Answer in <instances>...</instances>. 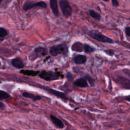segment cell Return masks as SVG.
<instances>
[{"mask_svg": "<svg viewBox=\"0 0 130 130\" xmlns=\"http://www.w3.org/2000/svg\"><path fill=\"white\" fill-rule=\"evenodd\" d=\"M49 53L52 56H56L59 54H61L67 56L69 53L68 47L65 43H61L54 45L50 47Z\"/></svg>", "mask_w": 130, "mask_h": 130, "instance_id": "1", "label": "cell"}, {"mask_svg": "<svg viewBox=\"0 0 130 130\" xmlns=\"http://www.w3.org/2000/svg\"><path fill=\"white\" fill-rule=\"evenodd\" d=\"M38 75L41 78L47 81L58 80L61 76L63 77V76L58 72L47 71L45 70H43L40 72Z\"/></svg>", "mask_w": 130, "mask_h": 130, "instance_id": "2", "label": "cell"}, {"mask_svg": "<svg viewBox=\"0 0 130 130\" xmlns=\"http://www.w3.org/2000/svg\"><path fill=\"white\" fill-rule=\"evenodd\" d=\"M89 35L94 40L102 43L109 44L113 43V41L110 38L103 35L102 32L97 30H91L89 32Z\"/></svg>", "mask_w": 130, "mask_h": 130, "instance_id": "3", "label": "cell"}, {"mask_svg": "<svg viewBox=\"0 0 130 130\" xmlns=\"http://www.w3.org/2000/svg\"><path fill=\"white\" fill-rule=\"evenodd\" d=\"M59 4L63 16L66 18L70 17L72 14V9L68 0H59Z\"/></svg>", "mask_w": 130, "mask_h": 130, "instance_id": "4", "label": "cell"}, {"mask_svg": "<svg viewBox=\"0 0 130 130\" xmlns=\"http://www.w3.org/2000/svg\"><path fill=\"white\" fill-rule=\"evenodd\" d=\"M40 7L42 8H46L47 7V5L46 2L44 1H39L36 3H34L32 1H26L24 4L23 6V9L24 11H27L32 8L35 7Z\"/></svg>", "mask_w": 130, "mask_h": 130, "instance_id": "5", "label": "cell"}, {"mask_svg": "<svg viewBox=\"0 0 130 130\" xmlns=\"http://www.w3.org/2000/svg\"><path fill=\"white\" fill-rule=\"evenodd\" d=\"M48 53L47 50L46 48L42 46H38L35 48L33 51V56L32 58L36 59L38 57H44Z\"/></svg>", "mask_w": 130, "mask_h": 130, "instance_id": "6", "label": "cell"}, {"mask_svg": "<svg viewBox=\"0 0 130 130\" xmlns=\"http://www.w3.org/2000/svg\"><path fill=\"white\" fill-rule=\"evenodd\" d=\"M116 82L122 87L130 89V80L122 76H119L116 79Z\"/></svg>", "mask_w": 130, "mask_h": 130, "instance_id": "7", "label": "cell"}, {"mask_svg": "<svg viewBox=\"0 0 130 130\" xmlns=\"http://www.w3.org/2000/svg\"><path fill=\"white\" fill-rule=\"evenodd\" d=\"M49 93H50L51 94L55 95V96L58 98H60L63 100H68V97L66 96V94L64 93L63 92L54 90V89H51V88H49L48 89H46Z\"/></svg>", "mask_w": 130, "mask_h": 130, "instance_id": "8", "label": "cell"}, {"mask_svg": "<svg viewBox=\"0 0 130 130\" xmlns=\"http://www.w3.org/2000/svg\"><path fill=\"white\" fill-rule=\"evenodd\" d=\"M49 4L53 14L56 17L58 16L59 13L58 8L57 0H50Z\"/></svg>", "mask_w": 130, "mask_h": 130, "instance_id": "9", "label": "cell"}, {"mask_svg": "<svg viewBox=\"0 0 130 130\" xmlns=\"http://www.w3.org/2000/svg\"><path fill=\"white\" fill-rule=\"evenodd\" d=\"M12 66L17 69H22L24 66V63L22 59L19 57H16L13 58L11 61Z\"/></svg>", "mask_w": 130, "mask_h": 130, "instance_id": "10", "label": "cell"}, {"mask_svg": "<svg viewBox=\"0 0 130 130\" xmlns=\"http://www.w3.org/2000/svg\"><path fill=\"white\" fill-rule=\"evenodd\" d=\"M74 85L80 87H86L88 86L87 81L85 78H80L77 79L74 82Z\"/></svg>", "mask_w": 130, "mask_h": 130, "instance_id": "11", "label": "cell"}, {"mask_svg": "<svg viewBox=\"0 0 130 130\" xmlns=\"http://www.w3.org/2000/svg\"><path fill=\"white\" fill-rule=\"evenodd\" d=\"M50 117L52 122L56 127L59 128H63L64 127V124L60 119L53 115H51Z\"/></svg>", "mask_w": 130, "mask_h": 130, "instance_id": "12", "label": "cell"}, {"mask_svg": "<svg viewBox=\"0 0 130 130\" xmlns=\"http://www.w3.org/2000/svg\"><path fill=\"white\" fill-rule=\"evenodd\" d=\"M73 60L76 64H84L87 60V57L84 55L78 54L74 57Z\"/></svg>", "mask_w": 130, "mask_h": 130, "instance_id": "13", "label": "cell"}, {"mask_svg": "<svg viewBox=\"0 0 130 130\" xmlns=\"http://www.w3.org/2000/svg\"><path fill=\"white\" fill-rule=\"evenodd\" d=\"M21 73L27 75V76H35L37 75H39L40 72L39 71H32V70H21L20 72Z\"/></svg>", "mask_w": 130, "mask_h": 130, "instance_id": "14", "label": "cell"}, {"mask_svg": "<svg viewBox=\"0 0 130 130\" xmlns=\"http://www.w3.org/2000/svg\"><path fill=\"white\" fill-rule=\"evenodd\" d=\"M95 48L94 47H91L90 45L87 44H83V50L87 54L91 53L95 51Z\"/></svg>", "mask_w": 130, "mask_h": 130, "instance_id": "15", "label": "cell"}, {"mask_svg": "<svg viewBox=\"0 0 130 130\" xmlns=\"http://www.w3.org/2000/svg\"><path fill=\"white\" fill-rule=\"evenodd\" d=\"M88 14L92 18H93L96 20H100L101 18V16L99 13L95 12L93 10H89L88 11Z\"/></svg>", "mask_w": 130, "mask_h": 130, "instance_id": "16", "label": "cell"}, {"mask_svg": "<svg viewBox=\"0 0 130 130\" xmlns=\"http://www.w3.org/2000/svg\"><path fill=\"white\" fill-rule=\"evenodd\" d=\"M8 35V31L4 27H0V40L1 42L4 40V38L6 37Z\"/></svg>", "mask_w": 130, "mask_h": 130, "instance_id": "17", "label": "cell"}, {"mask_svg": "<svg viewBox=\"0 0 130 130\" xmlns=\"http://www.w3.org/2000/svg\"><path fill=\"white\" fill-rule=\"evenodd\" d=\"M10 97V95L6 92V91H4L2 90L0 91V99L1 100H5L9 98Z\"/></svg>", "mask_w": 130, "mask_h": 130, "instance_id": "18", "label": "cell"}, {"mask_svg": "<svg viewBox=\"0 0 130 130\" xmlns=\"http://www.w3.org/2000/svg\"><path fill=\"white\" fill-rule=\"evenodd\" d=\"M84 78L87 80V81L89 82V84L90 86H94V79H93L90 76H89V75H87L86 76H85Z\"/></svg>", "mask_w": 130, "mask_h": 130, "instance_id": "19", "label": "cell"}, {"mask_svg": "<svg viewBox=\"0 0 130 130\" xmlns=\"http://www.w3.org/2000/svg\"><path fill=\"white\" fill-rule=\"evenodd\" d=\"M22 94L24 97L29 98V99H31L32 100H33L34 99V98L35 97V96H36L34 94H33L32 93H29L28 92H23Z\"/></svg>", "mask_w": 130, "mask_h": 130, "instance_id": "20", "label": "cell"}, {"mask_svg": "<svg viewBox=\"0 0 130 130\" xmlns=\"http://www.w3.org/2000/svg\"><path fill=\"white\" fill-rule=\"evenodd\" d=\"M111 2L112 6L114 7H118L119 6V3L117 0H112Z\"/></svg>", "mask_w": 130, "mask_h": 130, "instance_id": "21", "label": "cell"}, {"mask_svg": "<svg viewBox=\"0 0 130 130\" xmlns=\"http://www.w3.org/2000/svg\"><path fill=\"white\" fill-rule=\"evenodd\" d=\"M125 32L126 36L130 37V27L127 26L125 28Z\"/></svg>", "mask_w": 130, "mask_h": 130, "instance_id": "22", "label": "cell"}, {"mask_svg": "<svg viewBox=\"0 0 130 130\" xmlns=\"http://www.w3.org/2000/svg\"><path fill=\"white\" fill-rule=\"evenodd\" d=\"M4 107H5V105L3 103V102H0V108H1V109H3L4 108Z\"/></svg>", "mask_w": 130, "mask_h": 130, "instance_id": "23", "label": "cell"}, {"mask_svg": "<svg viewBox=\"0 0 130 130\" xmlns=\"http://www.w3.org/2000/svg\"><path fill=\"white\" fill-rule=\"evenodd\" d=\"M67 77L68 78H72V74L70 73H68V74H67Z\"/></svg>", "mask_w": 130, "mask_h": 130, "instance_id": "24", "label": "cell"}, {"mask_svg": "<svg viewBox=\"0 0 130 130\" xmlns=\"http://www.w3.org/2000/svg\"><path fill=\"white\" fill-rule=\"evenodd\" d=\"M125 99L127 101L130 102V95H128V96H126L125 97Z\"/></svg>", "mask_w": 130, "mask_h": 130, "instance_id": "25", "label": "cell"}, {"mask_svg": "<svg viewBox=\"0 0 130 130\" xmlns=\"http://www.w3.org/2000/svg\"><path fill=\"white\" fill-rule=\"evenodd\" d=\"M126 74H127L130 77V72L129 71H125Z\"/></svg>", "mask_w": 130, "mask_h": 130, "instance_id": "26", "label": "cell"}, {"mask_svg": "<svg viewBox=\"0 0 130 130\" xmlns=\"http://www.w3.org/2000/svg\"><path fill=\"white\" fill-rule=\"evenodd\" d=\"M104 1H105V2H108L109 0H103Z\"/></svg>", "mask_w": 130, "mask_h": 130, "instance_id": "27", "label": "cell"}, {"mask_svg": "<svg viewBox=\"0 0 130 130\" xmlns=\"http://www.w3.org/2000/svg\"><path fill=\"white\" fill-rule=\"evenodd\" d=\"M3 1H4V0H0V2H1V3H2Z\"/></svg>", "mask_w": 130, "mask_h": 130, "instance_id": "28", "label": "cell"}, {"mask_svg": "<svg viewBox=\"0 0 130 130\" xmlns=\"http://www.w3.org/2000/svg\"><path fill=\"white\" fill-rule=\"evenodd\" d=\"M129 49H130V47H129Z\"/></svg>", "mask_w": 130, "mask_h": 130, "instance_id": "29", "label": "cell"}]
</instances>
